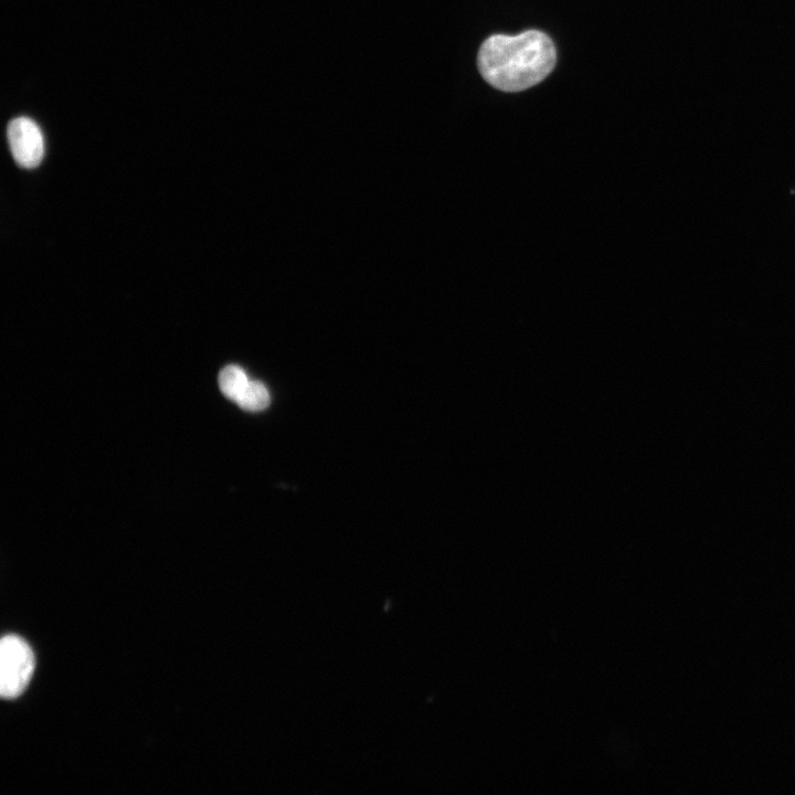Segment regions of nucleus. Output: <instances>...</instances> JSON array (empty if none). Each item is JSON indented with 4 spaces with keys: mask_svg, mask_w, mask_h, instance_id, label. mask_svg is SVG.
I'll use <instances>...</instances> for the list:
<instances>
[{
    "mask_svg": "<svg viewBox=\"0 0 795 795\" xmlns=\"http://www.w3.org/2000/svg\"><path fill=\"white\" fill-rule=\"evenodd\" d=\"M34 656L29 644L17 635H6L0 643V695L4 699L19 697L30 682Z\"/></svg>",
    "mask_w": 795,
    "mask_h": 795,
    "instance_id": "f03ea898",
    "label": "nucleus"
},
{
    "mask_svg": "<svg viewBox=\"0 0 795 795\" xmlns=\"http://www.w3.org/2000/svg\"><path fill=\"white\" fill-rule=\"evenodd\" d=\"M8 140L15 162L23 168H35L44 156V139L39 126L28 117L9 123Z\"/></svg>",
    "mask_w": 795,
    "mask_h": 795,
    "instance_id": "7ed1b4c3",
    "label": "nucleus"
},
{
    "mask_svg": "<svg viewBox=\"0 0 795 795\" xmlns=\"http://www.w3.org/2000/svg\"><path fill=\"white\" fill-rule=\"evenodd\" d=\"M556 52L543 32L528 30L517 35L494 34L478 52L484 80L504 92H520L544 80L553 70Z\"/></svg>",
    "mask_w": 795,
    "mask_h": 795,
    "instance_id": "f257e3e1",
    "label": "nucleus"
},
{
    "mask_svg": "<svg viewBox=\"0 0 795 795\" xmlns=\"http://www.w3.org/2000/svg\"><path fill=\"white\" fill-rule=\"evenodd\" d=\"M236 403L245 411H262L269 404V393L262 382L250 381Z\"/></svg>",
    "mask_w": 795,
    "mask_h": 795,
    "instance_id": "39448f33",
    "label": "nucleus"
},
{
    "mask_svg": "<svg viewBox=\"0 0 795 795\" xmlns=\"http://www.w3.org/2000/svg\"><path fill=\"white\" fill-rule=\"evenodd\" d=\"M250 380L245 371L239 365H226L219 374V385L222 393L230 400L237 401L247 386Z\"/></svg>",
    "mask_w": 795,
    "mask_h": 795,
    "instance_id": "20e7f679",
    "label": "nucleus"
}]
</instances>
